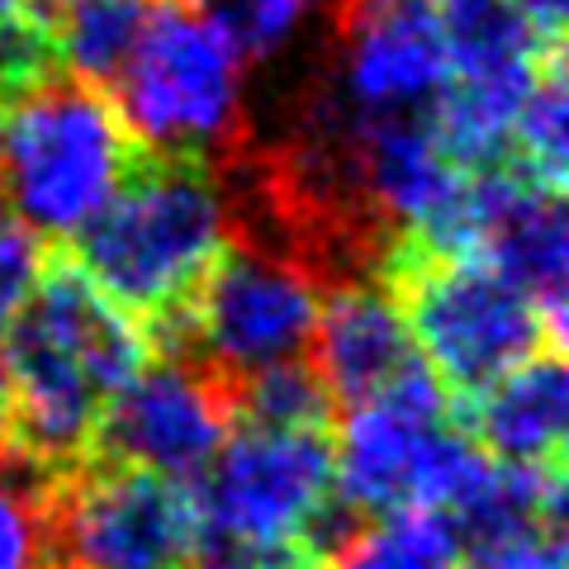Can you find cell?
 <instances>
[{"label":"cell","mask_w":569,"mask_h":569,"mask_svg":"<svg viewBox=\"0 0 569 569\" xmlns=\"http://www.w3.org/2000/svg\"><path fill=\"white\" fill-rule=\"evenodd\" d=\"M62 247L96 290L142 328L190 299L228 247L219 181L200 162L142 157L114 200Z\"/></svg>","instance_id":"obj_1"},{"label":"cell","mask_w":569,"mask_h":569,"mask_svg":"<svg viewBox=\"0 0 569 569\" xmlns=\"http://www.w3.org/2000/svg\"><path fill=\"white\" fill-rule=\"evenodd\" d=\"M142 157L114 100L67 71L0 110V200L43 247L77 238Z\"/></svg>","instance_id":"obj_2"},{"label":"cell","mask_w":569,"mask_h":569,"mask_svg":"<svg viewBox=\"0 0 569 569\" xmlns=\"http://www.w3.org/2000/svg\"><path fill=\"white\" fill-rule=\"evenodd\" d=\"M110 100L148 157L219 171L247 142L242 52L194 0H157Z\"/></svg>","instance_id":"obj_3"},{"label":"cell","mask_w":569,"mask_h":569,"mask_svg":"<svg viewBox=\"0 0 569 569\" xmlns=\"http://www.w3.org/2000/svg\"><path fill=\"white\" fill-rule=\"evenodd\" d=\"M385 284L408 318L418 356L447 389L451 413L470 408L541 347H565L541 309L479 257H427L403 238Z\"/></svg>","instance_id":"obj_4"},{"label":"cell","mask_w":569,"mask_h":569,"mask_svg":"<svg viewBox=\"0 0 569 569\" xmlns=\"http://www.w3.org/2000/svg\"><path fill=\"white\" fill-rule=\"evenodd\" d=\"M238 427V380L209 361H148L104 399L86 466H129L194 485Z\"/></svg>","instance_id":"obj_5"},{"label":"cell","mask_w":569,"mask_h":569,"mask_svg":"<svg viewBox=\"0 0 569 569\" xmlns=\"http://www.w3.org/2000/svg\"><path fill=\"white\" fill-rule=\"evenodd\" d=\"M194 493L129 466H81L48 508L58 569H190Z\"/></svg>","instance_id":"obj_6"},{"label":"cell","mask_w":569,"mask_h":569,"mask_svg":"<svg viewBox=\"0 0 569 569\" xmlns=\"http://www.w3.org/2000/svg\"><path fill=\"white\" fill-rule=\"evenodd\" d=\"M186 305L200 361L233 380H252L271 366L309 361L323 295L295 266L228 242Z\"/></svg>","instance_id":"obj_7"},{"label":"cell","mask_w":569,"mask_h":569,"mask_svg":"<svg viewBox=\"0 0 569 569\" xmlns=\"http://www.w3.org/2000/svg\"><path fill=\"white\" fill-rule=\"evenodd\" d=\"M190 493L204 527L242 546H284L332 493V432L233 427Z\"/></svg>","instance_id":"obj_8"},{"label":"cell","mask_w":569,"mask_h":569,"mask_svg":"<svg viewBox=\"0 0 569 569\" xmlns=\"http://www.w3.org/2000/svg\"><path fill=\"white\" fill-rule=\"evenodd\" d=\"M323 62L351 114H432L451 81L432 6L347 0L323 14Z\"/></svg>","instance_id":"obj_9"},{"label":"cell","mask_w":569,"mask_h":569,"mask_svg":"<svg viewBox=\"0 0 569 569\" xmlns=\"http://www.w3.org/2000/svg\"><path fill=\"white\" fill-rule=\"evenodd\" d=\"M451 399L418 356L380 395L347 408L332 427V485L370 522L413 508V479L422 451L451 427Z\"/></svg>","instance_id":"obj_10"},{"label":"cell","mask_w":569,"mask_h":569,"mask_svg":"<svg viewBox=\"0 0 569 569\" xmlns=\"http://www.w3.org/2000/svg\"><path fill=\"white\" fill-rule=\"evenodd\" d=\"M323 299L328 305L318 309L309 366L328 385L337 418H342L347 408L380 395L399 370L413 366L418 347L389 284H347Z\"/></svg>","instance_id":"obj_11"},{"label":"cell","mask_w":569,"mask_h":569,"mask_svg":"<svg viewBox=\"0 0 569 569\" xmlns=\"http://www.w3.org/2000/svg\"><path fill=\"white\" fill-rule=\"evenodd\" d=\"M24 309L77 356V366L91 376L100 399L119 395L152 361L138 323L96 290V280L71 261L67 247H48L43 252V271L33 280Z\"/></svg>","instance_id":"obj_12"},{"label":"cell","mask_w":569,"mask_h":569,"mask_svg":"<svg viewBox=\"0 0 569 569\" xmlns=\"http://www.w3.org/2000/svg\"><path fill=\"white\" fill-rule=\"evenodd\" d=\"M565 351L541 347L522 366H512L493 389H485L470 408H460L456 427L503 466H550V460H565Z\"/></svg>","instance_id":"obj_13"},{"label":"cell","mask_w":569,"mask_h":569,"mask_svg":"<svg viewBox=\"0 0 569 569\" xmlns=\"http://www.w3.org/2000/svg\"><path fill=\"white\" fill-rule=\"evenodd\" d=\"M71 81L114 96L157 0H33Z\"/></svg>","instance_id":"obj_14"},{"label":"cell","mask_w":569,"mask_h":569,"mask_svg":"<svg viewBox=\"0 0 569 569\" xmlns=\"http://www.w3.org/2000/svg\"><path fill=\"white\" fill-rule=\"evenodd\" d=\"M437 29L447 43L451 81H493L537 71L550 48L527 29L512 0H437Z\"/></svg>","instance_id":"obj_15"},{"label":"cell","mask_w":569,"mask_h":569,"mask_svg":"<svg viewBox=\"0 0 569 569\" xmlns=\"http://www.w3.org/2000/svg\"><path fill=\"white\" fill-rule=\"evenodd\" d=\"M508 162L518 167L527 181L565 194L569 176V96H565V48H550L537 81L522 100L518 119L508 133Z\"/></svg>","instance_id":"obj_16"},{"label":"cell","mask_w":569,"mask_h":569,"mask_svg":"<svg viewBox=\"0 0 569 569\" xmlns=\"http://www.w3.org/2000/svg\"><path fill=\"white\" fill-rule=\"evenodd\" d=\"M323 569H460V541L447 512L403 508L376 518Z\"/></svg>","instance_id":"obj_17"},{"label":"cell","mask_w":569,"mask_h":569,"mask_svg":"<svg viewBox=\"0 0 569 569\" xmlns=\"http://www.w3.org/2000/svg\"><path fill=\"white\" fill-rule=\"evenodd\" d=\"M238 427L257 432H332L337 403L309 361H284L238 380Z\"/></svg>","instance_id":"obj_18"},{"label":"cell","mask_w":569,"mask_h":569,"mask_svg":"<svg viewBox=\"0 0 569 569\" xmlns=\"http://www.w3.org/2000/svg\"><path fill=\"white\" fill-rule=\"evenodd\" d=\"M228 43L242 52V62H271L299 33V0H194Z\"/></svg>","instance_id":"obj_19"},{"label":"cell","mask_w":569,"mask_h":569,"mask_svg":"<svg viewBox=\"0 0 569 569\" xmlns=\"http://www.w3.org/2000/svg\"><path fill=\"white\" fill-rule=\"evenodd\" d=\"M58 67V52L39 20V6H29L10 20H0V110L29 96L39 81H48Z\"/></svg>","instance_id":"obj_20"},{"label":"cell","mask_w":569,"mask_h":569,"mask_svg":"<svg viewBox=\"0 0 569 569\" xmlns=\"http://www.w3.org/2000/svg\"><path fill=\"white\" fill-rule=\"evenodd\" d=\"M0 569H58L48 541V508L10 493L6 485H0Z\"/></svg>","instance_id":"obj_21"},{"label":"cell","mask_w":569,"mask_h":569,"mask_svg":"<svg viewBox=\"0 0 569 569\" xmlns=\"http://www.w3.org/2000/svg\"><path fill=\"white\" fill-rule=\"evenodd\" d=\"M43 252L48 247L39 238H29L24 228H6L0 233V337H6L10 318L24 309L33 280L43 271Z\"/></svg>","instance_id":"obj_22"},{"label":"cell","mask_w":569,"mask_h":569,"mask_svg":"<svg viewBox=\"0 0 569 569\" xmlns=\"http://www.w3.org/2000/svg\"><path fill=\"white\" fill-rule=\"evenodd\" d=\"M475 569H565V541L560 537H537V541H522L503 550V556H493Z\"/></svg>","instance_id":"obj_23"},{"label":"cell","mask_w":569,"mask_h":569,"mask_svg":"<svg viewBox=\"0 0 569 569\" xmlns=\"http://www.w3.org/2000/svg\"><path fill=\"white\" fill-rule=\"evenodd\" d=\"M518 14L527 20V29L541 39V48H565V14L569 0H512Z\"/></svg>","instance_id":"obj_24"},{"label":"cell","mask_w":569,"mask_h":569,"mask_svg":"<svg viewBox=\"0 0 569 569\" xmlns=\"http://www.w3.org/2000/svg\"><path fill=\"white\" fill-rule=\"evenodd\" d=\"M10 441V376H6V361H0V447Z\"/></svg>","instance_id":"obj_25"},{"label":"cell","mask_w":569,"mask_h":569,"mask_svg":"<svg viewBox=\"0 0 569 569\" xmlns=\"http://www.w3.org/2000/svg\"><path fill=\"white\" fill-rule=\"evenodd\" d=\"M29 6H33V0H0V20H10V14H20Z\"/></svg>","instance_id":"obj_26"},{"label":"cell","mask_w":569,"mask_h":569,"mask_svg":"<svg viewBox=\"0 0 569 569\" xmlns=\"http://www.w3.org/2000/svg\"><path fill=\"white\" fill-rule=\"evenodd\" d=\"M10 228V209H6V200H0V233Z\"/></svg>","instance_id":"obj_27"},{"label":"cell","mask_w":569,"mask_h":569,"mask_svg":"<svg viewBox=\"0 0 569 569\" xmlns=\"http://www.w3.org/2000/svg\"><path fill=\"white\" fill-rule=\"evenodd\" d=\"M413 6H437V0H413Z\"/></svg>","instance_id":"obj_28"}]
</instances>
